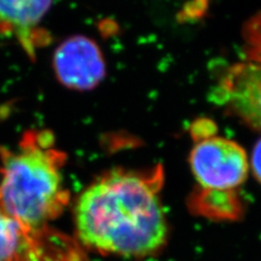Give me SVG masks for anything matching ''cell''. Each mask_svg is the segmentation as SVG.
Masks as SVG:
<instances>
[{
  "mask_svg": "<svg viewBox=\"0 0 261 261\" xmlns=\"http://www.w3.org/2000/svg\"><path fill=\"white\" fill-rule=\"evenodd\" d=\"M160 166L114 169L80 195L74 221L80 241L101 254L145 257L166 244L168 224L160 192Z\"/></svg>",
  "mask_w": 261,
  "mask_h": 261,
  "instance_id": "obj_1",
  "label": "cell"
},
{
  "mask_svg": "<svg viewBox=\"0 0 261 261\" xmlns=\"http://www.w3.org/2000/svg\"><path fill=\"white\" fill-rule=\"evenodd\" d=\"M0 208L30 234L58 218L69 202L65 154L49 130H28L18 146L0 148Z\"/></svg>",
  "mask_w": 261,
  "mask_h": 261,
  "instance_id": "obj_2",
  "label": "cell"
},
{
  "mask_svg": "<svg viewBox=\"0 0 261 261\" xmlns=\"http://www.w3.org/2000/svg\"><path fill=\"white\" fill-rule=\"evenodd\" d=\"M190 166L197 187L215 191L236 190L246 181L249 168L242 147L215 133L195 138Z\"/></svg>",
  "mask_w": 261,
  "mask_h": 261,
  "instance_id": "obj_3",
  "label": "cell"
},
{
  "mask_svg": "<svg viewBox=\"0 0 261 261\" xmlns=\"http://www.w3.org/2000/svg\"><path fill=\"white\" fill-rule=\"evenodd\" d=\"M53 68L62 86L77 92L94 89L106 76L102 51L84 35L71 36L56 48Z\"/></svg>",
  "mask_w": 261,
  "mask_h": 261,
  "instance_id": "obj_4",
  "label": "cell"
},
{
  "mask_svg": "<svg viewBox=\"0 0 261 261\" xmlns=\"http://www.w3.org/2000/svg\"><path fill=\"white\" fill-rule=\"evenodd\" d=\"M212 95L218 105L261 130V64L249 61L233 65L220 79Z\"/></svg>",
  "mask_w": 261,
  "mask_h": 261,
  "instance_id": "obj_5",
  "label": "cell"
},
{
  "mask_svg": "<svg viewBox=\"0 0 261 261\" xmlns=\"http://www.w3.org/2000/svg\"><path fill=\"white\" fill-rule=\"evenodd\" d=\"M53 0H0V32L12 34L30 54H34L39 38L38 27L50 9Z\"/></svg>",
  "mask_w": 261,
  "mask_h": 261,
  "instance_id": "obj_6",
  "label": "cell"
},
{
  "mask_svg": "<svg viewBox=\"0 0 261 261\" xmlns=\"http://www.w3.org/2000/svg\"><path fill=\"white\" fill-rule=\"evenodd\" d=\"M187 203L194 215L215 221H238L244 217V202L236 190L215 191L196 187Z\"/></svg>",
  "mask_w": 261,
  "mask_h": 261,
  "instance_id": "obj_7",
  "label": "cell"
},
{
  "mask_svg": "<svg viewBox=\"0 0 261 261\" xmlns=\"http://www.w3.org/2000/svg\"><path fill=\"white\" fill-rule=\"evenodd\" d=\"M29 235L32 234L0 208V261H11L18 256Z\"/></svg>",
  "mask_w": 261,
  "mask_h": 261,
  "instance_id": "obj_8",
  "label": "cell"
},
{
  "mask_svg": "<svg viewBox=\"0 0 261 261\" xmlns=\"http://www.w3.org/2000/svg\"><path fill=\"white\" fill-rule=\"evenodd\" d=\"M251 169L257 181L261 184V138L256 143L251 154Z\"/></svg>",
  "mask_w": 261,
  "mask_h": 261,
  "instance_id": "obj_9",
  "label": "cell"
},
{
  "mask_svg": "<svg viewBox=\"0 0 261 261\" xmlns=\"http://www.w3.org/2000/svg\"><path fill=\"white\" fill-rule=\"evenodd\" d=\"M149 261H153V260H149Z\"/></svg>",
  "mask_w": 261,
  "mask_h": 261,
  "instance_id": "obj_10",
  "label": "cell"
}]
</instances>
